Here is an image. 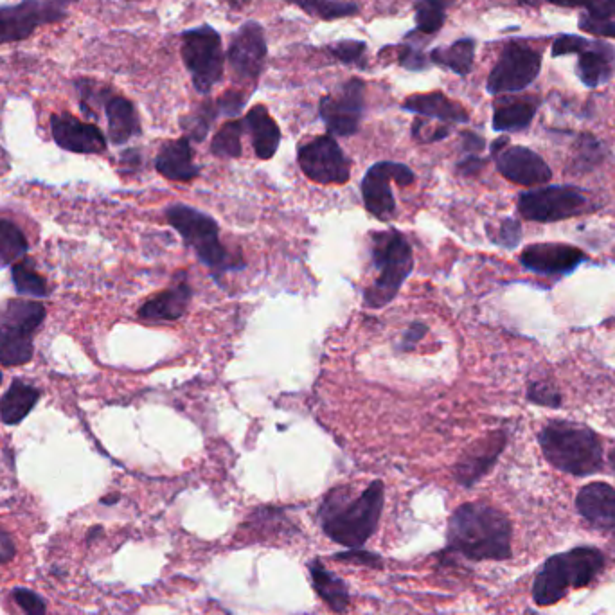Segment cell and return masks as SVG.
I'll list each match as a JSON object with an SVG mask.
<instances>
[{
	"label": "cell",
	"instance_id": "33",
	"mask_svg": "<svg viewBox=\"0 0 615 615\" xmlns=\"http://www.w3.org/2000/svg\"><path fill=\"white\" fill-rule=\"evenodd\" d=\"M11 276H13V285H15L18 294L33 295V297L49 295L47 283H45L44 277L36 274L31 259H24V261L17 263L11 270Z\"/></svg>",
	"mask_w": 615,
	"mask_h": 615
},
{
	"label": "cell",
	"instance_id": "39",
	"mask_svg": "<svg viewBox=\"0 0 615 615\" xmlns=\"http://www.w3.org/2000/svg\"><path fill=\"white\" fill-rule=\"evenodd\" d=\"M491 240L495 241L500 247H504V249H515L520 240H522L520 222L515 220V218H504L500 222L497 232L491 236Z\"/></svg>",
	"mask_w": 615,
	"mask_h": 615
},
{
	"label": "cell",
	"instance_id": "44",
	"mask_svg": "<svg viewBox=\"0 0 615 615\" xmlns=\"http://www.w3.org/2000/svg\"><path fill=\"white\" fill-rule=\"evenodd\" d=\"M581 42H583V38H581V36H576V35L558 36V38L554 40V44H553L554 58H558V56H567V54L578 53V51H580Z\"/></svg>",
	"mask_w": 615,
	"mask_h": 615
},
{
	"label": "cell",
	"instance_id": "2",
	"mask_svg": "<svg viewBox=\"0 0 615 615\" xmlns=\"http://www.w3.org/2000/svg\"><path fill=\"white\" fill-rule=\"evenodd\" d=\"M513 527L508 515L486 502H466L448 520V551L466 560H508Z\"/></svg>",
	"mask_w": 615,
	"mask_h": 615
},
{
	"label": "cell",
	"instance_id": "40",
	"mask_svg": "<svg viewBox=\"0 0 615 615\" xmlns=\"http://www.w3.org/2000/svg\"><path fill=\"white\" fill-rule=\"evenodd\" d=\"M335 560L355 563V565H364V567H369V569H382L384 567V562H382V558L378 554L364 551L362 547L360 549H349L346 553L335 554Z\"/></svg>",
	"mask_w": 615,
	"mask_h": 615
},
{
	"label": "cell",
	"instance_id": "56",
	"mask_svg": "<svg viewBox=\"0 0 615 615\" xmlns=\"http://www.w3.org/2000/svg\"><path fill=\"white\" fill-rule=\"evenodd\" d=\"M0 384H2V373H0Z\"/></svg>",
	"mask_w": 615,
	"mask_h": 615
},
{
	"label": "cell",
	"instance_id": "29",
	"mask_svg": "<svg viewBox=\"0 0 615 615\" xmlns=\"http://www.w3.org/2000/svg\"><path fill=\"white\" fill-rule=\"evenodd\" d=\"M581 13V31L603 38H615V0H590Z\"/></svg>",
	"mask_w": 615,
	"mask_h": 615
},
{
	"label": "cell",
	"instance_id": "14",
	"mask_svg": "<svg viewBox=\"0 0 615 615\" xmlns=\"http://www.w3.org/2000/svg\"><path fill=\"white\" fill-rule=\"evenodd\" d=\"M364 112V83L351 80L339 94L326 96L321 101V117L330 134L339 137L357 134Z\"/></svg>",
	"mask_w": 615,
	"mask_h": 615
},
{
	"label": "cell",
	"instance_id": "50",
	"mask_svg": "<svg viewBox=\"0 0 615 615\" xmlns=\"http://www.w3.org/2000/svg\"><path fill=\"white\" fill-rule=\"evenodd\" d=\"M484 139L479 137L477 134H473V132H464L463 134V148L464 152L468 153H479L484 150Z\"/></svg>",
	"mask_w": 615,
	"mask_h": 615
},
{
	"label": "cell",
	"instance_id": "20",
	"mask_svg": "<svg viewBox=\"0 0 615 615\" xmlns=\"http://www.w3.org/2000/svg\"><path fill=\"white\" fill-rule=\"evenodd\" d=\"M51 132L54 143L72 153H103L107 150V139L98 126L83 123L69 114L51 117Z\"/></svg>",
	"mask_w": 615,
	"mask_h": 615
},
{
	"label": "cell",
	"instance_id": "37",
	"mask_svg": "<svg viewBox=\"0 0 615 615\" xmlns=\"http://www.w3.org/2000/svg\"><path fill=\"white\" fill-rule=\"evenodd\" d=\"M214 116H216V112H214L213 105L204 103L198 112L189 116L188 119H184V128H186L189 137H193L195 141H202L209 132V126L213 123Z\"/></svg>",
	"mask_w": 615,
	"mask_h": 615
},
{
	"label": "cell",
	"instance_id": "8",
	"mask_svg": "<svg viewBox=\"0 0 615 615\" xmlns=\"http://www.w3.org/2000/svg\"><path fill=\"white\" fill-rule=\"evenodd\" d=\"M590 207L587 191L576 186H547L518 197V211L531 222H560L589 213Z\"/></svg>",
	"mask_w": 615,
	"mask_h": 615
},
{
	"label": "cell",
	"instance_id": "52",
	"mask_svg": "<svg viewBox=\"0 0 615 615\" xmlns=\"http://www.w3.org/2000/svg\"><path fill=\"white\" fill-rule=\"evenodd\" d=\"M554 6H562V8H585L590 0H545Z\"/></svg>",
	"mask_w": 615,
	"mask_h": 615
},
{
	"label": "cell",
	"instance_id": "38",
	"mask_svg": "<svg viewBox=\"0 0 615 615\" xmlns=\"http://www.w3.org/2000/svg\"><path fill=\"white\" fill-rule=\"evenodd\" d=\"M11 598L15 599L20 610L26 615H47V603L42 596L29 589H18L11 592Z\"/></svg>",
	"mask_w": 615,
	"mask_h": 615
},
{
	"label": "cell",
	"instance_id": "45",
	"mask_svg": "<svg viewBox=\"0 0 615 615\" xmlns=\"http://www.w3.org/2000/svg\"><path fill=\"white\" fill-rule=\"evenodd\" d=\"M245 105V96L236 90H229L222 99H220V108H222L225 116H236L241 108Z\"/></svg>",
	"mask_w": 615,
	"mask_h": 615
},
{
	"label": "cell",
	"instance_id": "5",
	"mask_svg": "<svg viewBox=\"0 0 615 615\" xmlns=\"http://www.w3.org/2000/svg\"><path fill=\"white\" fill-rule=\"evenodd\" d=\"M373 259L380 276L367 288L364 303L369 308H384L393 301L409 277L414 265L412 249L400 232H380L375 236Z\"/></svg>",
	"mask_w": 615,
	"mask_h": 615
},
{
	"label": "cell",
	"instance_id": "49",
	"mask_svg": "<svg viewBox=\"0 0 615 615\" xmlns=\"http://www.w3.org/2000/svg\"><path fill=\"white\" fill-rule=\"evenodd\" d=\"M484 164H486V161H482L477 155H470L464 161L459 162V171L463 175H475L484 168Z\"/></svg>",
	"mask_w": 615,
	"mask_h": 615
},
{
	"label": "cell",
	"instance_id": "35",
	"mask_svg": "<svg viewBox=\"0 0 615 615\" xmlns=\"http://www.w3.org/2000/svg\"><path fill=\"white\" fill-rule=\"evenodd\" d=\"M241 134H243V123L240 121H229L220 128V132L214 135L211 150L216 157L225 159H236L241 155Z\"/></svg>",
	"mask_w": 615,
	"mask_h": 615
},
{
	"label": "cell",
	"instance_id": "24",
	"mask_svg": "<svg viewBox=\"0 0 615 615\" xmlns=\"http://www.w3.org/2000/svg\"><path fill=\"white\" fill-rule=\"evenodd\" d=\"M403 108L419 116L434 117L443 123H468V112L441 92L412 96L403 103Z\"/></svg>",
	"mask_w": 615,
	"mask_h": 615
},
{
	"label": "cell",
	"instance_id": "47",
	"mask_svg": "<svg viewBox=\"0 0 615 615\" xmlns=\"http://www.w3.org/2000/svg\"><path fill=\"white\" fill-rule=\"evenodd\" d=\"M400 63H402L403 67L412 69V71H418V69H423L427 65L423 53H419L416 49H410V47L403 51L402 56H400Z\"/></svg>",
	"mask_w": 615,
	"mask_h": 615
},
{
	"label": "cell",
	"instance_id": "15",
	"mask_svg": "<svg viewBox=\"0 0 615 615\" xmlns=\"http://www.w3.org/2000/svg\"><path fill=\"white\" fill-rule=\"evenodd\" d=\"M267 56L265 35L258 22H247L232 40L229 49V65H231L234 80L243 85H252L263 71V63Z\"/></svg>",
	"mask_w": 615,
	"mask_h": 615
},
{
	"label": "cell",
	"instance_id": "13",
	"mask_svg": "<svg viewBox=\"0 0 615 615\" xmlns=\"http://www.w3.org/2000/svg\"><path fill=\"white\" fill-rule=\"evenodd\" d=\"M508 137H500L491 144V155L502 177L518 186H542L553 179L549 164L538 153L524 146H509Z\"/></svg>",
	"mask_w": 615,
	"mask_h": 615
},
{
	"label": "cell",
	"instance_id": "51",
	"mask_svg": "<svg viewBox=\"0 0 615 615\" xmlns=\"http://www.w3.org/2000/svg\"><path fill=\"white\" fill-rule=\"evenodd\" d=\"M47 6L56 11L60 17H67V8L71 6L72 2H78V0H45Z\"/></svg>",
	"mask_w": 615,
	"mask_h": 615
},
{
	"label": "cell",
	"instance_id": "21",
	"mask_svg": "<svg viewBox=\"0 0 615 615\" xmlns=\"http://www.w3.org/2000/svg\"><path fill=\"white\" fill-rule=\"evenodd\" d=\"M576 72L581 83L589 89H596L612 80L615 72V47L603 40L583 38L578 51Z\"/></svg>",
	"mask_w": 615,
	"mask_h": 615
},
{
	"label": "cell",
	"instance_id": "48",
	"mask_svg": "<svg viewBox=\"0 0 615 615\" xmlns=\"http://www.w3.org/2000/svg\"><path fill=\"white\" fill-rule=\"evenodd\" d=\"M427 333V326L421 324V322H414L410 326L409 331L405 333V339H403V348L412 349L416 346V342L423 339V335Z\"/></svg>",
	"mask_w": 615,
	"mask_h": 615
},
{
	"label": "cell",
	"instance_id": "27",
	"mask_svg": "<svg viewBox=\"0 0 615 615\" xmlns=\"http://www.w3.org/2000/svg\"><path fill=\"white\" fill-rule=\"evenodd\" d=\"M107 112L108 135L114 144H125L141 132L139 117L135 107L125 98H108L105 103Z\"/></svg>",
	"mask_w": 615,
	"mask_h": 615
},
{
	"label": "cell",
	"instance_id": "41",
	"mask_svg": "<svg viewBox=\"0 0 615 615\" xmlns=\"http://www.w3.org/2000/svg\"><path fill=\"white\" fill-rule=\"evenodd\" d=\"M331 53L335 54V58H339L340 62L357 63L362 54L366 53V44L358 40H344L340 44L333 45Z\"/></svg>",
	"mask_w": 615,
	"mask_h": 615
},
{
	"label": "cell",
	"instance_id": "36",
	"mask_svg": "<svg viewBox=\"0 0 615 615\" xmlns=\"http://www.w3.org/2000/svg\"><path fill=\"white\" fill-rule=\"evenodd\" d=\"M527 400L535 405L551 407V409H558L563 402L562 394L549 380H531L527 384Z\"/></svg>",
	"mask_w": 615,
	"mask_h": 615
},
{
	"label": "cell",
	"instance_id": "46",
	"mask_svg": "<svg viewBox=\"0 0 615 615\" xmlns=\"http://www.w3.org/2000/svg\"><path fill=\"white\" fill-rule=\"evenodd\" d=\"M15 554H17V545H15L13 536L0 527V565L11 562Z\"/></svg>",
	"mask_w": 615,
	"mask_h": 615
},
{
	"label": "cell",
	"instance_id": "7",
	"mask_svg": "<svg viewBox=\"0 0 615 615\" xmlns=\"http://www.w3.org/2000/svg\"><path fill=\"white\" fill-rule=\"evenodd\" d=\"M166 216L171 227L179 231L180 236L197 252L198 259L205 267L213 268L216 272L238 267L236 259L231 258L220 243V229L211 216L182 204L171 205Z\"/></svg>",
	"mask_w": 615,
	"mask_h": 615
},
{
	"label": "cell",
	"instance_id": "53",
	"mask_svg": "<svg viewBox=\"0 0 615 615\" xmlns=\"http://www.w3.org/2000/svg\"><path fill=\"white\" fill-rule=\"evenodd\" d=\"M290 2H294L295 6H299V8L304 9V11H312V13H315L321 0H290Z\"/></svg>",
	"mask_w": 615,
	"mask_h": 615
},
{
	"label": "cell",
	"instance_id": "55",
	"mask_svg": "<svg viewBox=\"0 0 615 615\" xmlns=\"http://www.w3.org/2000/svg\"><path fill=\"white\" fill-rule=\"evenodd\" d=\"M608 459H610V466L614 468V472H615V448L614 450H612V452H610V457H608Z\"/></svg>",
	"mask_w": 615,
	"mask_h": 615
},
{
	"label": "cell",
	"instance_id": "43",
	"mask_svg": "<svg viewBox=\"0 0 615 615\" xmlns=\"http://www.w3.org/2000/svg\"><path fill=\"white\" fill-rule=\"evenodd\" d=\"M599 159H601V144L594 137L583 135L581 137L580 161L578 162L583 166H589V164L598 162Z\"/></svg>",
	"mask_w": 615,
	"mask_h": 615
},
{
	"label": "cell",
	"instance_id": "11",
	"mask_svg": "<svg viewBox=\"0 0 615 615\" xmlns=\"http://www.w3.org/2000/svg\"><path fill=\"white\" fill-rule=\"evenodd\" d=\"M391 182L405 188L414 182V173L400 162H378L369 168L362 180V197L367 211L384 222L391 220L396 213Z\"/></svg>",
	"mask_w": 615,
	"mask_h": 615
},
{
	"label": "cell",
	"instance_id": "30",
	"mask_svg": "<svg viewBox=\"0 0 615 615\" xmlns=\"http://www.w3.org/2000/svg\"><path fill=\"white\" fill-rule=\"evenodd\" d=\"M536 103L533 101H504L495 108L493 128L497 132H520L526 130L535 119Z\"/></svg>",
	"mask_w": 615,
	"mask_h": 615
},
{
	"label": "cell",
	"instance_id": "18",
	"mask_svg": "<svg viewBox=\"0 0 615 615\" xmlns=\"http://www.w3.org/2000/svg\"><path fill=\"white\" fill-rule=\"evenodd\" d=\"M506 443L508 436L504 430L491 432L490 436L473 443L455 464V481L464 488H472L473 484H477L484 475L491 472Z\"/></svg>",
	"mask_w": 615,
	"mask_h": 615
},
{
	"label": "cell",
	"instance_id": "17",
	"mask_svg": "<svg viewBox=\"0 0 615 615\" xmlns=\"http://www.w3.org/2000/svg\"><path fill=\"white\" fill-rule=\"evenodd\" d=\"M587 259L583 250L565 243H535L520 254L522 267L540 276H567Z\"/></svg>",
	"mask_w": 615,
	"mask_h": 615
},
{
	"label": "cell",
	"instance_id": "34",
	"mask_svg": "<svg viewBox=\"0 0 615 615\" xmlns=\"http://www.w3.org/2000/svg\"><path fill=\"white\" fill-rule=\"evenodd\" d=\"M454 0H419L416 4V24L421 33L432 35L445 24V11Z\"/></svg>",
	"mask_w": 615,
	"mask_h": 615
},
{
	"label": "cell",
	"instance_id": "1",
	"mask_svg": "<svg viewBox=\"0 0 615 615\" xmlns=\"http://www.w3.org/2000/svg\"><path fill=\"white\" fill-rule=\"evenodd\" d=\"M384 482L373 481L355 495L353 488L340 486L331 490L319 508V522L324 535L335 544L360 549L375 535L384 509Z\"/></svg>",
	"mask_w": 615,
	"mask_h": 615
},
{
	"label": "cell",
	"instance_id": "12",
	"mask_svg": "<svg viewBox=\"0 0 615 615\" xmlns=\"http://www.w3.org/2000/svg\"><path fill=\"white\" fill-rule=\"evenodd\" d=\"M299 166L317 184H346L351 175L348 157L331 135H322L301 146Z\"/></svg>",
	"mask_w": 615,
	"mask_h": 615
},
{
	"label": "cell",
	"instance_id": "28",
	"mask_svg": "<svg viewBox=\"0 0 615 615\" xmlns=\"http://www.w3.org/2000/svg\"><path fill=\"white\" fill-rule=\"evenodd\" d=\"M40 400V391L33 385L15 380L0 400V418L6 425H18Z\"/></svg>",
	"mask_w": 615,
	"mask_h": 615
},
{
	"label": "cell",
	"instance_id": "23",
	"mask_svg": "<svg viewBox=\"0 0 615 615\" xmlns=\"http://www.w3.org/2000/svg\"><path fill=\"white\" fill-rule=\"evenodd\" d=\"M189 301H191V288L188 283H179L153 297L148 303H144L139 315L144 321H179L188 310Z\"/></svg>",
	"mask_w": 615,
	"mask_h": 615
},
{
	"label": "cell",
	"instance_id": "6",
	"mask_svg": "<svg viewBox=\"0 0 615 615\" xmlns=\"http://www.w3.org/2000/svg\"><path fill=\"white\" fill-rule=\"evenodd\" d=\"M45 319V306L36 301L15 299L0 306V362L2 366H24L35 353L33 337Z\"/></svg>",
	"mask_w": 615,
	"mask_h": 615
},
{
	"label": "cell",
	"instance_id": "3",
	"mask_svg": "<svg viewBox=\"0 0 615 615\" xmlns=\"http://www.w3.org/2000/svg\"><path fill=\"white\" fill-rule=\"evenodd\" d=\"M538 443L545 459L560 472L589 477L603 468V446L587 425L553 419L540 430Z\"/></svg>",
	"mask_w": 615,
	"mask_h": 615
},
{
	"label": "cell",
	"instance_id": "19",
	"mask_svg": "<svg viewBox=\"0 0 615 615\" xmlns=\"http://www.w3.org/2000/svg\"><path fill=\"white\" fill-rule=\"evenodd\" d=\"M576 508L615 549V488L607 482H590L578 493Z\"/></svg>",
	"mask_w": 615,
	"mask_h": 615
},
{
	"label": "cell",
	"instance_id": "26",
	"mask_svg": "<svg viewBox=\"0 0 615 615\" xmlns=\"http://www.w3.org/2000/svg\"><path fill=\"white\" fill-rule=\"evenodd\" d=\"M308 569H310L313 589L317 592V596H319L333 612H337V614L346 612L349 607L348 585L340 580L339 576H335L333 572L328 571L319 560L310 562Z\"/></svg>",
	"mask_w": 615,
	"mask_h": 615
},
{
	"label": "cell",
	"instance_id": "4",
	"mask_svg": "<svg viewBox=\"0 0 615 615\" xmlns=\"http://www.w3.org/2000/svg\"><path fill=\"white\" fill-rule=\"evenodd\" d=\"M605 569V556L594 547H576L554 554L540 567L533 583V599L538 607H551L562 601L569 589H583Z\"/></svg>",
	"mask_w": 615,
	"mask_h": 615
},
{
	"label": "cell",
	"instance_id": "25",
	"mask_svg": "<svg viewBox=\"0 0 615 615\" xmlns=\"http://www.w3.org/2000/svg\"><path fill=\"white\" fill-rule=\"evenodd\" d=\"M245 123L249 126L256 155L263 161L272 159L279 148L281 132H279L276 121L268 114L267 108L263 105L250 108L249 114L245 117Z\"/></svg>",
	"mask_w": 615,
	"mask_h": 615
},
{
	"label": "cell",
	"instance_id": "31",
	"mask_svg": "<svg viewBox=\"0 0 615 615\" xmlns=\"http://www.w3.org/2000/svg\"><path fill=\"white\" fill-rule=\"evenodd\" d=\"M473 58H475V40H472V38L457 40L450 47L434 49L430 53L432 62L454 71L455 74H461V76H466L468 72L472 71Z\"/></svg>",
	"mask_w": 615,
	"mask_h": 615
},
{
	"label": "cell",
	"instance_id": "22",
	"mask_svg": "<svg viewBox=\"0 0 615 615\" xmlns=\"http://www.w3.org/2000/svg\"><path fill=\"white\" fill-rule=\"evenodd\" d=\"M155 168L166 179L179 182L197 179L198 168L193 162V150L188 137L164 144L157 155Z\"/></svg>",
	"mask_w": 615,
	"mask_h": 615
},
{
	"label": "cell",
	"instance_id": "10",
	"mask_svg": "<svg viewBox=\"0 0 615 615\" xmlns=\"http://www.w3.org/2000/svg\"><path fill=\"white\" fill-rule=\"evenodd\" d=\"M542 69V54L531 45L509 42L500 54L499 62L488 76L486 89L491 96L511 94L527 89Z\"/></svg>",
	"mask_w": 615,
	"mask_h": 615
},
{
	"label": "cell",
	"instance_id": "54",
	"mask_svg": "<svg viewBox=\"0 0 615 615\" xmlns=\"http://www.w3.org/2000/svg\"><path fill=\"white\" fill-rule=\"evenodd\" d=\"M117 500H119V495H112V497H105V499L101 500V504L112 506V504H116Z\"/></svg>",
	"mask_w": 615,
	"mask_h": 615
},
{
	"label": "cell",
	"instance_id": "16",
	"mask_svg": "<svg viewBox=\"0 0 615 615\" xmlns=\"http://www.w3.org/2000/svg\"><path fill=\"white\" fill-rule=\"evenodd\" d=\"M63 20L45 4V0H22L0 8V44L22 42L35 33L36 27Z\"/></svg>",
	"mask_w": 615,
	"mask_h": 615
},
{
	"label": "cell",
	"instance_id": "32",
	"mask_svg": "<svg viewBox=\"0 0 615 615\" xmlns=\"http://www.w3.org/2000/svg\"><path fill=\"white\" fill-rule=\"evenodd\" d=\"M27 249L26 236L17 223L0 220V267H8L13 261L26 256Z\"/></svg>",
	"mask_w": 615,
	"mask_h": 615
},
{
	"label": "cell",
	"instance_id": "42",
	"mask_svg": "<svg viewBox=\"0 0 615 615\" xmlns=\"http://www.w3.org/2000/svg\"><path fill=\"white\" fill-rule=\"evenodd\" d=\"M358 8L355 4H342V2H331V0H322L317 6V15L324 20H333V18L348 17L355 15Z\"/></svg>",
	"mask_w": 615,
	"mask_h": 615
},
{
	"label": "cell",
	"instance_id": "9",
	"mask_svg": "<svg viewBox=\"0 0 615 615\" xmlns=\"http://www.w3.org/2000/svg\"><path fill=\"white\" fill-rule=\"evenodd\" d=\"M182 58L200 94H207L222 80V40L213 27L202 26L186 31L182 35Z\"/></svg>",
	"mask_w": 615,
	"mask_h": 615
}]
</instances>
